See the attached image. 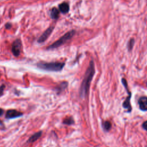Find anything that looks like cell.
<instances>
[{
  "label": "cell",
  "instance_id": "10",
  "mask_svg": "<svg viewBox=\"0 0 147 147\" xmlns=\"http://www.w3.org/2000/svg\"><path fill=\"white\" fill-rule=\"evenodd\" d=\"M41 134H42V131H39L38 132H36V133L33 134L30 137H29V138L28 139L27 142L30 143V142H33L37 141L41 136Z\"/></svg>",
  "mask_w": 147,
  "mask_h": 147
},
{
  "label": "cell",
  "instance_id": "21",
  "mask_svg": "<svg viewBox=\"0 0 147 147\" xmlns=\"http://www.w3.org/2000/svg\"><path fill=\"white\" fill-rule=\"evenodd\" d=\"M146 86H147V82H146Z\"/></svg>",
  "mask_w": 147,
  "mask_h": 147
},
{
  "label": "cell",
  "instance_id": "5",
  "mask_svg": "<svg viewBox=\"0 0 147 147\" xmlns=\"http://www.w3.org/2000/svg\"><path fill=\"white\" fill-rule=\"evenodd\" d=\"M21 46L22 44L20 39H17L13 42L11 46V51L15 56H18L20 55Z\"/></svg>",
  "mask_w": 147,
  "mask_h": 147
},
{
  "label": "cell",
  "instance_id": "8",
  "mask_svg": "<svg viewBox=\"0 0 147 147\" xmlns=\"http://www.w3.org/2000/svg\"><path fill=\"white\" fill-rule=\"evenodd\" d=\"M138 105L140 110L142 111H147V97H141L138 99Z\"/></svg>",
  "mask_w": 147,
  "mask_h": 147
},
{
  "label": "cell",
  "instance_id": "13",
  "mask_svg": "<svg viewBox=\"0 0 147 147\" xmlns=\"http://www.w3.org/2000/svg\"><path fill=\"white\" fill-rule=\"evenodd\" d=\"M111 126V124L108 121H106L102 123V127L105 131H109L110 129Z\"/></svg>",
  "mask_w": 147,
  "mask_h": 147
},
{
  "label": "cell",
  "instance_id": "15",
  "mask_svg": "<svg viewBox=\"0 0 147 147\" xmlns=\"http://www.w3.org/2000/svg\"><path fill=\"white\" fill-rule=\"evenodd\" d=\"M134 40L133 38H131L129 41V42L128 43V49L129 50H131L133 48V47L134 45Z\"/></svg>",
  "mask_w": 147,
  "mask_h": 147
},
{
  "label": "cell",
  "instance_id": "14",
  "mask_svg": "<svg viewBox=\"0 0 147 147\" xmlns=\"http://www.w3.org/2000/svg\"><path fill=\"white\" fill-rule=\"evenodd\" d=\"M67 86V83L66 82H63L62 83H61L59 86V87L57 88V91L58 92H61L63 90H64Z\"/></svg>",
  "mask_w": 147,
  "mask_h": 147
},
{
  "label": "cell",
  "instance_id": "9",
  "mask_svg": "<svg viewBox=\"0 0 147 147\" xmlns=\"http://www.w3.org/2000/svg\"><path fill=\"white\" fill-rule=\"evenodd\" d=\"M59 10L63 13H67L69 10V6L67 2H63L59 6Z\"/></svg>",
  "mask_w": 147,
  "mask_h": 147
},
{
  "label": "cell",
  "instance_id": "16",
  "mask_svg": "<svg viewBox=\"0 0 147 147\" xmlns=\"http://www.w3.org/2000/svg\"><path fill=\"white\" fill-rule=\"evenodd\" d=\"M5 87V85H3V84H2V85L0 87V96L3 95Z\"/></svg>",
  "mask_w": 147,
  "mask_h": 147
},
{
  "label": "cell",
  "instance_id": "19",
  "mask_svg": "<svg viewBox=\"0 0 147 147\" xmlns=\"http://www.w3.org/2000/svg\"><path fill=\"white\" fill-rule=\"evenodd\" d=\"M3 110L0 108V116H1L3 114Z\"/></svg>",
  "mask_w": 147,
  "mask_h": 147
},
{
  "label": "cell",
  "instance_id": "7",
  "mask_svg": "<svg viewBox=\"0 0 147 147\" xmlns=\"http://www.w3.org/2000/svg\"><path fill=\"white\" fill-rule=\"evenodd\" d=\"M22 113L16 110H9L6 113V118L7 119H13L18 118L22 115Z\"/></svg>",
  "mask_w": 147,
  "mask_h": 147
},
{
  "label": "cell",
  "instance_id": "1",
  "mask_svg": "<svg viewBox=\"0 0 147 147\" xmlns=\"http://www.w3.org/2000/svg\"><path fill=\"white\" fill-rule=\"evenodd\" d=\"M95 74V67L93 61H91L88 68L85 73L83 82L80 89V96L82 98H85L88 94L90 86L93 76Z\"/></svg>",
  "mask_w": 147,
  "mask_h": 147
},
{
  "label": "cell",
  "instance_id": "11",
  "mask_svg": "<svg viewBox=\"0 0 147 147\" xmlns=\"http://www.w3.org/2000/svg\"><path fill=\"white\" fill-rule=\"evenodd\" d=\"M50 14L52 19H57L59 16V10L56 7H53L52 9Z\"/></svg>",
  "mask_w": 147,
  "mask_h": 147
},
{
  "label": "cell",
  "instance_id": "18",
  "mask_svg": "<svg viewBox=\"0 0 147 147\" xmlns=\"http://www.w3.org/2000/svg\"><path fill=\"white\" fill-rule=\"evenodd\" d=\"M11 25L10 24H9V23H7V24H6V28L7 29H9V28H11Z\"/></svg>",
  "mask_w": 147,
  "mask_h": 147
},
{
  "label": "cell",
  "instance_id": "20",
  "mask_svg": "<svg viewBox=\"0 0 147 147\" xmlns=\"http://www.w3.org/2000/svg\"><path fill=\"white\" fill-rule=\"evenodd\" d=\"M0 125H2V122H1V121H0Z\"/></svg>",
  "mask_w": 147,
  "mask_h": 147
},
{
  "label": "cell",
  "instance_id": "3",
  "mask_svg": "<svg viewBox=\"0 0 147 147\" xmlns=\"http://www.w3.org/2000/svg\"><path fill=\"white\" fill-rule=\"evenodd\" d=\"M75 31L74 30H70L66 33L64 35H63L62 37H61L58 40L56 41L55 42H53L52 44H51L50 46L48 47V49H53L57 48V47L62 45L64 43H65L67 41H68L69 40H70L75 34Z\"/></svg>",
  "mask_w": 147,
  "mask_h": 147
},
{
  "label": "cell",
  "instance_id": "6",
  "mask_svg": "<svg viewBox=\"0 0 147 147\" xmlns=\"http://www.w3.org/2000/svg\"><path fill=\"white\" fill-rule=\"evenodd\" d=\"M54 27L53 26H50L49 28H48L38 38L37 41L39 43H42L44 41H45L47 40V39L48 38V37L50 36V34L52 33L53 29Z\"/></svg>",
  "mask_w": 147,
  "mask_h": 147
},
{
  "label": "cell",
  "instance_id": "12",
  "mask_svg": "<svg viewBox=\"0 0 147 147\" xmlns=\"http://www.w3.org/2000/svg\"><path fill=\"white\" fill-rule=\"evenodd\" d=\"M74 118L72 117H66L63 123L64 124H65V125H72L74 123Z\"/></svg>",
  "mask_w": 147,
  "mask_h": 147
},
{
  "label": "cell",
  "instance_id": "17",
  "mask_svg": "<svg viewBox=\"0 0 147 147\" xmlns=\"http://www.w3.org/2000/svg\"><path fill=\"white\" fill-rule=\"evenodd\" d=\"M142 127L147 131V121H145L143 123H142Z\"/></svg>",
  "mask_w": 147,
  "mask_h": 147
},
{
  "label": "cell",
  "instance_id": "2",
  "mask_svg": "<svg viewBox=\"0 0 147 147\" xmlns=\"http://www.w3.org/2000/svg\"><path fill=\"white\" fill-rule=\"evenodd\" d=\"M65 64L61 62H41L37 64V67L42 69L48 71H60L62 70Z\"/></svg>",
  "mask_w": 147,
  "mask_h": 147
},
{
  "label": "cell",
  "instance_id": "4",
  "mask_svg": "<svg viewBox=\"0 0 147 147\" xmlns=\"http://www.w3.org/2000/svg\"><path fill=\"white\" fill-rule=\"evenodd\" d=\"M122 82L124 86V87H125L126 90L127 91L128 93V96L126 98V99L124 100L123 103V107L127 109L128 112H130L131 111V104H130V98H131V92L129 91L128 89V87H127V82L126 80L125 79L122 78Z\"/></svg>",
  "mask_w": 147,
  "mask_h": 147
}]
</instances>
